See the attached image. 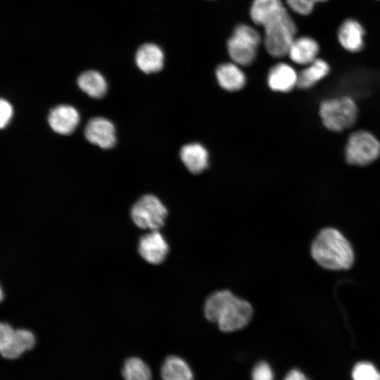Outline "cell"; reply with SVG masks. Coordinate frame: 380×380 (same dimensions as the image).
Segmentation results:
<instances>
[{
  "label": "cell",
  "instance_id": "6da1fadb",
  "mask_svg": "<svg viewBox=\"0 0 380 380\" xmlns=\"http://www.w3.org/2000/svg\"><path fill=\"white\" fill-rule=\"evenodd\" d=\"M205 318L216 323L224 332H234L246 327L253 317V308L246 300L228 290L211 293L204 304Z\"/></svg>",
  "mask_w": 380,
  "mask_h": 380
},
{
  "label": "cell",
  "instance_id": "7a4b0ae2",
  "mask_svg": "<svg viewBox=\"0 0 380 380\" xmlns=\"http://www.w3.org/2000/svg\"><path fill=\"white\" fill-rule=\"evenodd\" d=\"M311 252L319 265L331 270L348 269L354 260L350 243L339 231L333 228H325L318 234Z\"/></svg>",
  "mask_w": 380,
  "mask_h": 380
},
{
  "label": "cell",
  "instance_id": "3957f363",
  "mask_svg": "<svg viewBox=\"0 0 380 380\" xmlns=\"http://www.w3.org/2000/svg\"><path fill=\"white\" fill-rule=\"evenodd\" d=\"M263 27L265 46L269 54L274 58L288 55L295 39L296 26L286 8L271 18Z\"/></svg>",
  "mask_w": 380,
  "mask_h": 380
},
{
  "label": "cell",
  "instance_id": "277c9868",
  "mask_svg": "<svg viewBox=\"0 0 380 380\" xmlns=\"http://www.w3.org/2000/svg\"><path fill=\"white\" fill-rule=\"evenodd\" d=\"M260 42L261 37L255 29L245 24L238 25L228 39V53L239 65H249L257 56Z\"/></svg>",
  "mask_w": 380,
  "mask_h": 380
},
{
  "label": "cell",
  "instance_id": "5b68a950",
  "mask_svg": "<svg viewBox=\"0 0 380 380\" xmlns=\"http://www.w3.org/2000/svg\"><path fill=\"white\" fill-rule=\"evenodd\" d=\"M319 113L327 128L340 132L354 124L357 118V107L350 98L333 99L322 102Z\"/></svg>",
  "mask_w": 380,
  "mask_h": 380
},
{
  "label": "cell",
  "instance_id": "8992f818",
  "mask_svg": "<svg viewBox=\"0 0 380 380\" xmlns=\"http://www.w3.org/2000/svg\"><path fill=\"white\" fill-rule=\"evenodd\" d=\"M167 210L154 195L146 194L132 205L130 216L134 224L142 229L158 230L165 223Z\"/></svg>",
  "mask_w": 380,
  "mask_h": 380
},
{
  "label": "cell",
  "instance_id": "52a82bcc",
  "mask_svg": "<svg viewBox=\"0 0 380 380\" xmlns=\"http://www.w3.org/2000/svg\"><path fill=\"white\" fill-rule=\"evenodd\" d=\"M380 155V143L370 133L359 131L351 134L346 147L348 163L366 165L376 160Z\"/></svg>",
  "mask_w": 380,
  "mask_h": 380
},
{
  "label": "cell",
  "instance_id": "ba28073f",
  "mask_svg": "<svg viewBox=\"0 0 380 380\" xmlns=\"http://www.w3.org/2000/svg\"><path fill=\"white\" fill-rule=\"evenodd\" d=\"M35 344L32 332L27 329H15L9 324H0V352L4 358L15 359Z\"/></svg>",
  "mask_w": 380,
  "mask_h": 380
},
{
  "label": "cell",
  "instance_id": "9c48e42d",
  "mask_svg": "<svg viewBox=\"0 0 380 380\" xmlns=\"http://www.w3.org/2000/svg\"><path fill=\"white\" fill-rule=\"evenodd\" d=\"M137 249L145 261L151 265H158L165 259L169 246L158 230H151L139 238Z\"/></svg>",
  "mask_w": 380,
  "mask_h": 380
},
{
  "label": "cell",
  "instance_id": "30bf717a",
  "mask_svg": "<svg viewBox=\"0 0 380 380\" xmlns=\"http://www.w3.org/2000/svg\"><path fill=\"white\" fill-rule=\"evenodd\" d=\"M84 134L89 142L105 149L113 147L116 142L115 126L104 118L91 119L85 127Z\"/></svg>",
  "mask_w": 380,
  "mask_h": 380
},
{
  "label": "cell",
  "instance_id": "8fae6325",
  "mask_svg": "<svg viewBox=\"0 0 380 380\" xmlns=\"http://www.w3.org/2000/svg\"><path fill=\"white\" fill-rule=\"evenodd\" d=\"M80 115L77 110L68 105H59L52 108L48 115V122L56 133L63 135L71 134L78 125Z\"/></svg>",
  "mask_w": 380,
  "mask_h": 380
},
{
  "label": "cell",
  "instance_id": "7c38bea8",
  "mask_svg": "<svg viewBox=\"0 0 380 380\" xmlns=\"http://www.w3.org/2000/svg\"><path fill=\"white\" fill-rule=\"evenodd\" d=\"M164 53L161 48L153 43L142 44L135 54V62L144 73L158 72L164 65Z\"/></svg>",
  "mask_w": 380,
  "mask_h": 380
},
{
  "label": "cell",
  "instance_id": "4fadbf2b",
  "mask_svg": "<svg viewBox=\"0 0 380 380\" xmlns=\"http://www.w3.org/2000/svg\"><path fill=\"white\" fill-rule=\"evenodd\" d=\"M297 72L291 65L285 63L274 65L267 75V84L274 91H289L296 85L297 86Z\"/></svg>",
  "mask_w": 380,
  "mask_h": 380
},
{
  "label": "cell",
  "instance_id": "5bb4252c",
  "mask_svg": "<svg viewBox=\"0 0 380 380\" xmlns=\"http://www.w3.org/2000/svg\"><path fill=\"white\" fill-rule=\"evenodd\" d=\"M180 158L188 170L194 174L202 172L209 163L207 149L198 143H190L183 146L180 150Z\"/></svg>",
  "mask_w": 380,
  "mask_h": 380
},
{
  "label": "cell",
  "instance_id": "9a60e30c",
  "mask_svg": "<svg viewBox=\"0 0 380 380\" xmlns=\"http://www.w3.org/2000/svg\"><path fill=\"white\" fill-rule=\"evenodd\" d=\"M215 76L219 85L229 91L241 89L246 82L244 72L235 63L219 65L215 70Z\"/></svg>",
  "mask_w": 380,
  "mask_h": 380
},
{
  "label": "cell",
  "instance_id": "2e32d148",
  "mask_svg": "<svg viewBox=\"0 0 380 380\" xmlns=\"http://www.w3.org/2000/svg\"><path fill=\"white\" fill-rule=\"evenodd\" d=\"M319 52V45L312 38L301 37L295 38L291 44L288 56L290 59L299 65H309L316 58Z\"/></svg>",
  "mask_w": 380,
  "mask_h": 380
},
{
  "label": "cell",
  "instance_id": "e0dca14e",
  "mask_svg": "<svg viewBox=\"0 0 380 380\" xmlns=\"http://www.w3.org/2000/svg\"><path fill=\"white\" fill-rule=\"evenodd\" d=\"M364 34L363 27L357 21L348 19L341 25L338 32V39L345 49L356 52L360 51L363 46Z\"/></svg>",
  "mask_w": 380,
  "mask_h": 380
},
{
  "label": "cell",
  "instance_id": "ac0fdd59",
  "mask_svg": "<svg viewBox=\"0 0 380 380\" xmlns=\"http://www.w3.org/2000/svg\"><path fill=\"white\" fill-rule=\"evenodd\" d=\"M162 380H194V372L182 357L172 355L163 361L160 368Z\"/></svg>",
  "mask_w": 380,
  "mask_h": 380
},
{
  "label": "cell",
  "instance_id": "d6986e66",
  "mask_svg": "<svg viewBox=\"0 0 380 380\" xmlns=\"http://www.w3.org/2000/svg\"><path fill=\"white\" fill-rule=\"evenodd\" d=\"M78 87L93 98H101L107 90V83L103 76L96 70H87L77 78Z\"/></svg>",
  "mask_w": 380,
  "mask_h": 380
},
{
  "label": "cell",
  "instance_id": "ffe728a7",
  "mask_svg": "<svg viewBox=\"0 0 380 380\" xmlns=\"http://www.w3.org/2000/svg\"><path fill=\"white\" fill-rule=\"evenodd\" d=\"M286 8L281 0H254L250 16L256 25H263L272 16Z\"/></svg>",
  "mask_w": 380,
  "mask_h": 380
},
{
  "label": "cell",
  "instance_id": "44dd1931",
  "mask_svg": "<svg viewBox=\"0 0 380 380\" xmlns=\"http://www.w3.org/2000/svg\"><path fill=\"white\" fill-rule=\"evenodd\" d=\"M329 71L328 63L317 58L298 74L297 86L302 89L309 88L327 76Z\"/></svg>",
  "mask_w": 380,
  "mask_h": 380
},
{
  "label": "cell",
  "instance_id": "7402d4cb",
  "mask_svg": "<svg viewBox=\"0 0 380 380\" xmlns=\"http://www.w3.org/2000/svg\"><path fill=\"white\" fill-rule=\"evenodd\" d=\"M125 380H151L152 373L147 364L141 358L129 357L122 370Z\"/></svg>",
  "mask_w": 380,
  "mask_h": 380
},
{
  "label": "cell",
  "instance_id": "603a6c76",
  "mask_svg": "<svg viewBox=\"0 0 380 380\" xmlns=\"http://www.w3.org/2000/svg\"><path fill=\"white\" fill-rule=\"evenodd\" d=\"M353 380H380V372L368 362L357 363L352 370Z\"/></svg>",
  "mask_w": 380,
  "mask_h": 380
},
{
  "label": "cell",
  "instance_id": "cb8c5ba5",
  "mask_svg": "<svg viewBox=\"0 0 380 380\" xmlns=\"http://www.w3.org/2000/svg\"><path fill=\"white\" fill-rule=\"evenodd\" d=\"M251 378V380H274V374L270 365L262 360L253 366Z\"/></svg>",
  "mask_w": 380,
  "mask_h": 380
},
{
  "label": "cell",
  "instance_id": "d4e9b609",
  "mask_svg": "<svg viewBox=\"0 0 380 380\" xmlns=\"http://www.w3.org/2000/svg\"><path fill=\"white\" fill-rule=\"evenodd\" d=\"M327 0H286L289 8L298 14L305 15L310 14L317 3Z\"/></svg>",
  "mask_w": 380,
  "mask_h": 380
},
{
  "label": "cell",
  "instance_id": "484cf974",
  "mask_svg": "<svg viewBox=\"0 0 380 380\" xmlns=\"http://www.w3.org/2000/svg\"><path fill=\"white\" fill-rule=\"evenodd\" d=\"M0 127L3 129L6 127L12 118L13 108L8 101L2 99L0 103Z\"/></svg>",
  "mask_w": 380,
  "mask_h": 380
},
{
  "label": "cell",
  "instance_id": "4316f807",
  "mask_svg": "<svg viewBox=\"0 0 380 380\" xmlns=\"http://www.w3.org/2000/svg\"><path fill=\"white\" fill-rule=\"evenodd\" d=\"M282 380H310L301 371L297 369L290 370Z\"/></svg>",
  "mask_w": 380,
  "mask_h": 380
}]
</instances>
